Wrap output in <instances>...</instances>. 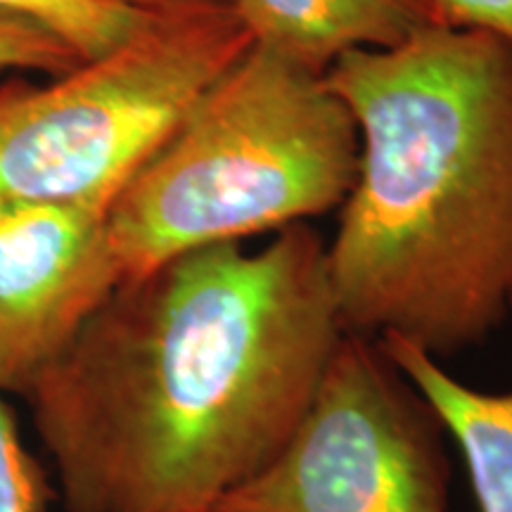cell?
Returning a JSON list of instances; mask_svg holds the SVG:
<instances>
[{"label": "cell", "instance_id": "9a60e30c", "mask_svg": "<svg viewBox=\"0 0 512 512\" xmlns=\"http://www.w3.org/2000/svg\"><path fill=\"white\" fill-rule=\"evenodd\" d=\"M209 512H211V510H209Z\"/></svg>", "mask_w": 512, "mask_h": 512}, {"label": "cell", "instance_id": "7a4b0ae2", "mask_svg": "<svg viewBox=\"0 0 512 512\" xmlns=\"http://www.w3.org/2000/svg\"><path fill=\"white\" fill-rule=\"evenodd\" d=\"M358 128V171L328 245L347 332L434 358L484 344L512 294V46L430 27L323 74Z\"/></svg>", "mask_w": 512, "mask_h": 512}, {"label": "cell", "instance_id": "4fadbf2b", "mask_svg": "<svg viewBox=\"0 0 512 512\" xmlns=\"http://www.w3.org/2000/svg\"><path fill=\"white\" fill-rule=\"evenodd\" d=\"M114 5H121V8L136 10V12H164V10H174V8H183V5H192V3H207V0H110Z\"/></svg>", "mask_w": 512, "mask_h": 512}, {"label": "cell", "instance_id": "5b68a950", "mask_svg": "<svg viewBox=\"0 0 512 512\" xmlns=\"http://www.w3.org/2000/svg\"><path fill=\"white\" fill-rule=\"evenodd\" d=\"M446 437L380 339L344 332L287 444L211 512H451Z\"/></svg>", "mask_w": 512, "mask_h": 512}, {"label": "cell", "instance_id": "6da1fadb", "mask_svg": "<svg viewBox=\"0 0 512 512\" xmlns=\"http://www.w3.org/2000/svg\"><path fill=\"white\" fill-rule=\"evenodd\" d=\"M344 332L309 223L121 283L24 392L64 508L209 512L278 456Z\"/></svg>", "mask_w": 512, "mask_h": 512}, {"label": "cell", "instance_id": "7c38bea8", "mask_svg": "<svg viewBox=\"0 0 512 512\" xmlns=\"http://www.w3.org/2000/svg\"><path fill=\"white\" fill-rule=\"evenodd\" d=\"M441 27L484 31L512 46V0H432Z\"/></svg>", "mask_w": 512, "mask_h": 512}, {"label": "cell", "instance_id": "277c9868", "mask_svg": "<svg viewBox=\"0 0 512 512\" xmlns=\"http://www.w3.org/2000/svg\"><path fill=\"white\" fill-rule=\"evenodd\" d=\"M254 46L230 0L152 12L110 53L0 86V202L107 214L207 88Z\"/></svg>", "mask_w": 512, "mask_h": 512}, {"label": "cell", "instance_id": "30bf717a", "mask_svg": "<svg viewBox=\"0 0 512 512\" xmlns=\"http://www.w3.org/2000/svg\"><path fill=\"white\" fill-rule=\"evenodd\" d=\"M83 60L62 38L29 17L0 12V69H38L64 74Z\"/></svg>", "mask_w": 512, "mask_h": 512}, {"label": "cell", "instance_id": "ba28073f", "mask_svg": "<svg viewBox=\"0 0 512 512\" xmlns=\"http://www.w3.org/2000/svg\"><path fill=\"white\" fill-rule=\"evenodd\" d=\"M377 339L458 444L479 512H512V389L467 387L418 344L394 335Z\"/></svg>", "mask_w": 512, "mask_h": 512}, {"label": "cell", "instance_id": "52a82bcc", "mask_svg": "<svg viewBox=\"0 0 512 512\" xmlns=\"http://www.w3.org/2000/svg\"><path fill=\"white\" fill-rule=\"evenodd\" d=\"M254 43L325 74L354 50L394 48L441 27L432 0H230Z\"/></svg>", "mask_w": 512, "mask_h": 512}, {"label": "cell", "instance_id": "5bb4252c", "mask_svg": "<svg viewBox=\"0 0 512 512\" xmlns=\"http://www.w3.org/2000/svg\"><path fill=\"white\" fill-rule=\"evenodd\" d=\"M508 316L512 318V294H510V306H508Z\"/></svg>", "mask_w": 512, "mask_h": 512}, {"label": "cell", "instance_id": "9c48e42d", "mask_svg": "<svg viewBox=\"0 0 512 512\" xmlns=\"http://www.w3.org/2000/svg\"><path fill=\"white\" fill-rule=\"evenodd\" d=\"M0 12L43 24L83 62L121 46L147 17L110 0H0Z\"/></svg>", "mask_w": 512, "mask_h": 512}, {"label": "cell", "instance_id": "8992f818", "mask_svg": "<svg viewBox=\"0 0 512 512\" xmlns=\"http://www.w3.org/2000/svg\"><path fill=\"white\" fill-rule=\"evenodd\" d=\"M119 285L107 214L0 202V392H27Z\"/></svg>", "mask_w": 512, "mask_h": 512}, {"label": "cell", "instance_id": "8fae6325", "mask_svg": "<svg viewBox=\"0 0 512 512\" xmlns=\"http://www.w3.org/2000/svg\"><path fill=\"white\" fill-rule=\"evenodd\" d=\"M48 494L41 467L22 446L8 406L0 399V512H43Z\"/></svg>", "mask_w": 512, "mask_h": 512}, {"label": "cell", "instance_id": "3957f363", "mask_svg": "<svg viewBox=\"0 0 512 512\" xmlns=\"http://www.w3.org/2000/svg\"><path fill=\"white\" fill-rule=\"evenodd\" d=\"M356 171V121L325 76L254 43L107 209L121 283L339 209Z\"/></svg>", "mask_w": 512, "mask_h": 512}]
</instances>
